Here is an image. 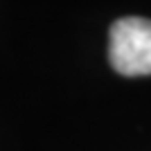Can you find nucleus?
Segmentation results:
<instances>
[{"label":"nucleus","mask_w":151,"mask_h":151,"mask_svg":"<svg viewBox=\"0 0 151 151\" xmlns=\"http://www.w3.org/2000/svg\"><path fill=\"white\" fill-rule=\"evenodd\" d=\"M108 59L124 77L151 75V20L140 16L115 20L111 27Z\"/></svg>","instance_id":"nucleus-1"}]
</instances>
